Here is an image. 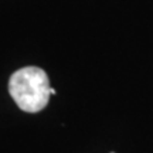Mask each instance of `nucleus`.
<instances>
[{
	"instance_id": "nucleus-1",
	"label": "nucleus",
	"mask_w": 153,
	"mask_h": 153,
	"mask_svg": "<svg viewBox=\"0 0 153 153\" xmlns=\"http://www.w3.org/2000/svg\"><path fill=\"white\" fill-rule=\"evenodd\" d=\"M9 94L19 109L27 114H37L48 105L55 89L43 68L36 65L23 67L9 78Z\"/></svg>"
}]
</instances>
